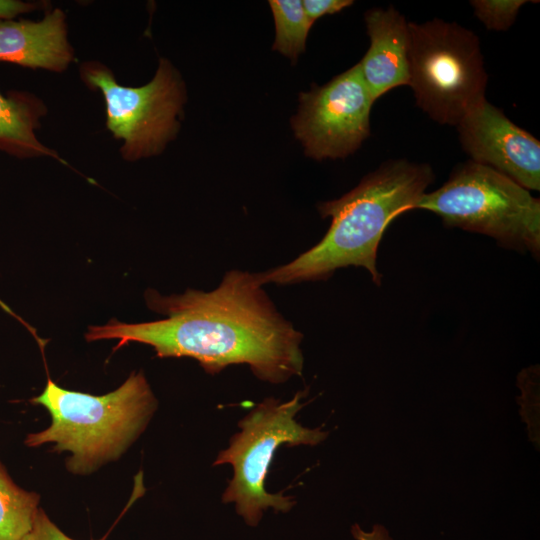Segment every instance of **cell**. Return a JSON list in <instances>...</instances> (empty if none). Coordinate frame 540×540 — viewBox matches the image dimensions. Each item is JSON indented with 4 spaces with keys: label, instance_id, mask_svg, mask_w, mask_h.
<instances>
[{
    "label": "cell",
    "instance_id": "1",
    "mask_svg": "<svg viewBox=\"0 0 540 540\" xmlns=\"http://www.w3.org/2000/svg\"><path fill=\"white\" fill-rule=\"evenodd\" d=\"M258 273L230 270L212 291L188 289L163 296L145 293L150 310L164 318L142 323L115 319L90 326L87 341L117 340L151 346L160 358L188 357L208 374L247 364L262 381L284 383L303 370V335L286 320L264 291Z\"/></svg>",
    "mask_w": 540,
    "mask_h": 540
},
{
    "label": "cell",
    "instance_id": "2",
    "mask_svg": "<svg viewBox=\"0 0 540 540\" xmlns=\"http://www.w3.org/2000/svg\"><path fill=\"white\" fill-rule=\"evenodd\" d=\"M433 181L429 164L405 159L382 164L347 194L320 203V215L331 217L327 233L294 260L259 272L261 284L326 280L337 269L356 266L369 271L373 282L380 285L376 260L386 228L402 213L415 209Z\"/></svg>",
    "mask_w": 540,
    "mask_h": 540
},
{
    "label": "cell",
    "instance_id": "3",
    "mask_svg": "<svg viewBox=\"0 0 540 540\" xmlns=\"http://www.w3.org/2000/svg\"><path fill=\"white\" fill-rule=\"evenodd\" d=\"M31 403L47 409L50 425L25 438L28 447L53 444L69 452L66 468L87 475L117 460L147 427L157 400L142 372H133L117 389L92 395L65 389L48 378Z\"/></svg>",
    "mask_w": 540,
    "mask_h": 540
},
{
    "label": "cell",
    "instance_id": "4",
    "mask_svg": "<svg viewBox=\"0 0 540 540\" xmlns=\"http://www.w3.org/2000/svg\"><path fill=\"white\" fill-rule=\"evenodd\" d=\"M478 36L443 19L408 22V83L417 106L441 125L457 126L486 99L488 82Z\"/></svg>",
    "mask_w": 540,
    "mask_h": 540
},
{
    "label": "cell",
    "instance_id": "5",
    "mask_svg": "<svg viewBox=\"0 0 540 540\" xmlns=\"http://www.w3.org/2000/svg\"><path fill=\"white\" fill-rule=\"evenodd\" d=\"M415 209L435 213L446 226L539 256V199L488 166L471 160L458 165L440 188L421 196Z\"/></svg>",
    "mask_w": 540,
    "mask_h": 540
},
{
    "label": "cell",
    "instance_id": "6",
    "mask_svg": "<svg viewBox=\"0 0 540 540\" xmlns=\"http://www.w3.org/2000/svg\"><path fill=\"white\" fill-rule=\"evenodd\" d=\"M306 391H299L286 402L266 398L238 422L240 431L234 434L229 446L220 451L214 465L230 464L234 475L222 494L223 503H234L235 510L245 523L256 527L268 508L289 512L295 505L291 496L273 494L266 490L265 480L276 451L281 445L316 446L328 432L300 425L296 414L302 409L300 400Z\"/></svg>",
    "mask_w": 540,
    "mask_h": 540
},
{
    "label": "cell",
    "instance_id": "7",
    "mask_svg": "<svg viewBox=\"0 0 540 540\" xmlns=\"http://www.w3.org/2000/svg\"><path fill=\"white\" fill-rule=\"evenodd\" d=\"M81 76L87 85L101 91L107 128L123 141L125 159L156 155L175 137L185 89L169 61L161 59L153 79L141 87L120 85L111 70L98 62L83 64Z\"/></svg>",
    "mask_w": 540,
    "mask_h": 540
},
{
    "label": "cell",
    "instance_id": "8",
    "mask_svg": "<svg viewBox=\"0 0 540 540\" xmlns=\"http://www.w3.org/2000/svg\"><path fill=\"white\" fill-rule=\"evenodd\" d=\"M299 101L292 127L311 158H345L370 135L375 100L358 63L322 86L313 84L310 91L300 93Z\"/></svg>",
    "mask_w": 540,
    "mask_h": 540
},
{
    "label": "cell",
    "instance_id": "9",
    "mask_svg": "<svg viewBox=\"0 0 540 540\" xmlns=\"http://www.w3.org/2000/svg\"><path fill=\"white\" fill-rule=\"evenodd\" d=\"M471 161L488 166L523 188L540 189V142L484 99L456 126Z\"/></svg>",
    "mask_w": 540,
    "mask_h": 540
},
{
    "label": "cell",
    "instance_id": "10",
    "mask_svg": "<svg viewBox=\"0 0 540 540\" xmlns=\"http://www.w3.org/2000/svg\"><path fill=\"white\" fill-rule=\"evenodd\" d=\"M408 22L393 6L365 13L370 46L358 65L375 101L408 83Z\"/></svg>",
    "mask_w": 540,
    "mask_h": 540
},
{
    "label": "cell",
    "instance_id": "11",
    "mask_svg": "<svg viewBox=\"0 0 540 540\" xmlns=\"http://www.w3.org/2000/svg\"><path fill=\"white\" fill-rule=\"evenodd\" d=\"M73 60L60 9L40 21L0 19V61L61 72Z\"/></svg>",
    "mask_w": 540,
    "mask_h": 540
},
{
    "label": "cell",
    "instance_id": "12",
    "mask_svg": "<svg viewBox=\"0 0 540 540\" xmlns=\"http://www.w3.org/2000/svg\"><path fill=\"white\" fill-rule=\"evenodd\" d=\"M45 110L43 102L30 93L12 92L7 97L0 93V151L16 157L49 156L62 161L36 137Z\"/></svg>",
    "mask_w": 540,
    "mask_h": 540
},
{
    "label": "cell",
    "instance_id": "13",
    "mask_svg": "<svg viewBox=\"0 0 540 540\" xmlns=\"http://www.w3.org/2000/svg\"><path fill=\"white\" fill-rule=\"evenodd\" d=\"M39 494L18 486L0 461V540H21L32 528Z\"/></svg>",
    "mask_w": 540,
    "mask_h": 540
},
{
    "label": "cell",
    "instance_id": "14",
    "mask_svg": "<svg viewBox=\"0 0 540 540\" xmlns=\"http://www.w3.org/2000/svg\"><path fill=\"white\" fill-rule=\"evenodd\" d=\"M276 37L273 50L292 60L305 50V43L312 22L308 19L300 0H271Z\"/></svg>",
    "mask_w": 540,
    "mask_h": 540
},
{
    "label": "cell",
    "instance_id": "15",
    "mask_svg": "<svg viewBox=\"0 0 540 540\" xmlns=\"http://www.w3.org/2000/svg\"><path fill=\"white\" fill-rule=\"evenodd\" d=\"M526 0H473L470 2L475 16L485 27L494 31H505L514 23Z\"/></svg>",
    "mask_w": 540,
    "mask_h": 540
},
{
    "label": "cell",
    "instance_id": "16",
    "mask_svg": "<svg viewBox=\"0 0 540 540\" xmlns=\"http://www.w3.org/2000/svg\"><path fill=\"white\" fill-rule=\"evenodd\" d=\"M21 540H74L65 534L46 514L39 508L31 530ZM104 540V539H99Z\"/></svg>",
    "mask_w": 540,
    "mask_h": 540
},
{
    "label": "cell",
    "instance_id": "17",
    "mask_svg": "<svg viewBox=\"0 0 540 540\" xmlns=\"http://www.w3.org/2000/svg\"><path fill=\"white\" fill-rule=\"evenodd\" d=\"M353 4L351 0H304L302 1L303 9L308 19L314 23L318 18L339 13L346 7Z\"/></svg>",
    "mask_w": 540,
    "mask_h": 540
},
{
    "label": "cell",
    "instance_id": "18",
    "mask_svg": "<svg viewBox=\"0 0 540 540\" xmlns=\"http://www.w3.org/2000/svg\"><path fill=\"white\" fill-rule=\"evenodd\" d=\"M39 6L36 3L17 0H0V19H12L19 14L28 13Z\"/></svg>",
    "mask_w": 540,
    "mask_h": 540
},
{
    "label": "cell",
    "instance_id": "19",
    "mask_svg": "<svg viewBox=\"0 0 540 540\" xmlns=\"http://www.w3.org/2000/svg\"><path fill=\"white\" fill-rule=\"evenodd\" d=\"M351 534L356 540H392L387 529L382 525H374L370 532L360 528L358 524L351 527Z\"/></svg>",
    "mask_w": 540,
    "mask_h": 540
}]
</instances>
